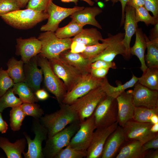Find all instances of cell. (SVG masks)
<instances>
[{"label": "cell", "instance_id": "6da1fadb", "mask_svg": "<svg viewBox=\"0 0 158 158\" xmlns=\"http://www.w3.org/2000/svg\"><path fill=\"white\" fill-rule=\"evenodd\" d=\"M60 105L59 110L40 118L41 123L47 130L48 138L52 136L71 123L80 121L78 115L69 105Z\"/></svg>", "mask_w": 158, "mask_h": 158}, {"label": "cell", "instance_id": "7a4b0ae2", "mask_svg": "<svg viewBox=\"0 0 158 158\" xmlns=\"http://www.w3.org/2000/svg\"><path fill=\"white\" fill-rule=\"evenodd\" d=\"M8 24L21 30L31 28L38 23L48 18L45 11L40 12L27 8L18 10L0 16Z\"/></svg>", "mask_w": 158, "mask_h": 158}, {"label": "cell", "instance_id": "3957f363", "mask_svg": "<svg viewBox=\"0 0 158 158\" xmlns=\"http://www.w3.org/2000/svg\"><path fill=\"white\" fill-rule=\"evenodd\" d=\"M80 122L78 121L69 124L52 136L48 138L43 150L44 157L53 158L68 145L79 128Z\"/></svg>", "mask_w": 158, "mask_h": 158}, {"label": "cell", "instance_id": "277c9868", "mask_svg": "<svg viewBox=\"0 0 158 158\" xmlns=\"http://www.w3.org/2000/svg\"><path fill=\"white\" fill-rule=\"evenodd\" d=\"M38 39L42 44L39 54L48 59L59 58L62 52L70 49L72 42L71 38H59L51 31L41 33Z\"/></svg>", "mask_w": 158, "mask_h": 158}, {"label": "cell", "instance_id": "5b68a950", "mask_svg": "<svg viewBox=\"0 0 158 158\" xmlns=\"http://www.w3.org/2000/svg\"><path fill=\"white\" fill-rule=\"evenodd\" d=\"M106 95L101 86L78 98L69 105L82 122L93 114L99 102Z\"/></svg>", "mask_w": 158, "mask_h": 158}, {"label": "cell", "instance_id": "8992f818", "mask_svg": "<svg viewBox=\"0 0 158 158\" xmlns=\"http://www.w3.org/2000/svg\"><path fill=\"white\" fill-rule=\"evenodd\" d=\"M37 62L42 71L46 88L55 96L58 103L62 104L67 92L63 82L54 73L47 59L37 55Z\"/></svg>", "mask_w": 158, "mask_h": 158}, {"label": "cell", "instance_id": "52a82bcc", "mask_svg": "<svg viewBox=\"0 0 158 158\" xmlns=\"http://www.w3.org/2000/svg\"><path fill=\"white\" fill-rule=\"evenodd\" d=\"M93 114L96 128L107 127L117 122L116 98L106 95L97 105Z\"/></svg>", "mask_w": 158, "mask_h": 158}, {"label": "cell", "instance_id": "ba28073f", "mask_svg": "<svg viewBox=\"0 0 158 158\" xmlns=\"http://www.w3.org/2000/svg\"><path fill=\"white\" fill-rule=\"evenodd\" d=\"M48 60L53 71L63 82L67 92H69L76 86L83 75L60 57Z\"/></svg>", "mask_w": 158, "mask_h": 158}, {"label": "cell", "instance_id": "9c48e42d", "mask_svg": "<svg viewBox=\"0 0 158 158\" xmlns=\"http://www.w3.org/2000/svg\"><path fill=\"white\" fill-rule=\"evenodd\" d=\"M84 8V6H77L72 8L63 7L55 4L52 0H50L46 10L48 15V21L45 24L41 26L40 30L44 32H55L59 28L60 23L64 19Z\"/></svg>", "mask_w": 158, "mask_h": 158}, {"label": "cell", "instance_id": "30bf717a", "mask_svg": "<svg viewBox=\"0 0 158 158\" xmlns=\"http://www.w3.org/2000/svg\"><path fill=\"white\" fill-rule=\"evenodd\" d=\"M108 37L102 39L101 41L107 44L106 48L98 55L90 60L91 63L99 60L107 61H112L118 54L126 58L125 47L122 43L124 33L121 32L115 35L108 33Z\"/></svg>", "mask_w": 158, "mask_h": 158}, {"label": "cell", "instance_id": "8fae6325", "mask_svg": "<svg viewBox=\"0 0 158 158\" xmlns=\"http://www.w3.org/2000/svg\"><path fill=\"white\" fill-rule=\"evenodd\" d=\"M32 129L35 136L34 139L30 138L25 133L24 134L28 145V151L23 153L25 158H43L44 157L42 147V142L47 137L46 129L38 120L35 118Z\"/></svg>", "mask_w": 158, "mask_h": 158}, {"label": "cell", "instance_id": "7c38bea8", "mask_svg": "<svg viewBox=\"0 0 158 158\" xmlns=\"http://www.w3.org/2000/svg\"><path fill=\"white\" fill-rule=\"evenodd\" d=\"M96 128L93 114L84 121L80 122L79 129L71 139L68 145L77 149L87 150Z\"/></svg>", "mask_w": 158, "mask_h": 158}, {"label": "cell", "instance_id": "4fadbf2b", "mask_svg": "<svg viewBox=\"0 0 158 158\" xmlns=\"http://www.w3.org/2000/svg\"><path fill=\"white\" fill-rule=\"evenodd\" d=\"M104 79L96 78L90 73L83 75L76 86L67 93L62 103L71 104L92 90L101 86Z\"/></svg>", "mask_w": 158, "mask_h": 158}, {"label": "cell", "instance_id": "5bb4252c", "mask_svg": "<svg viewBox=\"0 0 158 158\" xmlns=\"http://www.w3.org/2000/svg\"><path fill=\"white\" fill-rule=\"evenodd\" d=\"M151 123H141L131 120L127 122L122 127L126 141L137 140L142 145L155 137L158 133L151 132Z\"/></svg>", "mask_w": 158, "mask_h": 158}, {"label": "cell", "instance_id": "9a60e30c", "mask_svg": "<svg viewBox=\"0 0 158 158\" xmlns=\"http://www.w3.org/2000/svg\"><path fill=\"white\" fill-rule=\"evenodd\" d=\"M132 92V99L135 107L154 109L158 107V91L150 89L137 82Z\"/></svg>", "mask_w": 158, "mask_h": 158}, {"label": "cell", "instance_id": "2e32d148", "mask_svg": "<svg viewBox=\"0 0 158 158\" xmlns=\"http://www.w3.org/2000/svg\"><path fill=\"white\" fill-rule=\"evenodd\" d=\"M118 125L116 122L107 127L96 128L90 146L87 150V158L101 157L107 138Z\"/></svg>", "mask_w": 158, "mask_h": 158}, {"label": "cell", "instance_id": "e0dca14e", "mask_svg": "<svg viewBox=\"0 0 158 158\" xmlns=\"http://www.w3.org/2000/svg\"><path fill=\"white\" fill-rule=\"evenodd\" d=\"M133 90L124 91L116 98L118 106L117 122L123 127L133 119L135 107L132 99Z\"/></svg>", "mask_w": 158, "mask_h": 158}, {"label": "cell", "instance_id": "ac0fdd59", "mask_svg": "<svg viewBox=\"0 0 158 158\" xmlns=\"http://www.w3.org/2000/svg\"><path fill=\"white\" fill-rule=\"evenodd\" d=\"M16 54L20 56L24 64L28 62L33 57L40 54L42 48L41 41L35 37L16 39Z\"/></svg>", "mask_w": 158, "mask_h": 158}, {"label": "cell", "instance_id": "d6986e66", "mask_svg": "<svg viewBox=\"0 0 158 158\" xmlns=\"http://www.w3.org/2000/svg\"><path fill=\"white\" fill-rule=\"evenodd\" d=\"M38 66L37 55L32 58L23 65L25 76L24 82L30 87L34 93L40 88L42 80V71Z\"/></svg>", "mask_w": 158, "mask_h": 158}, {"label": "cell", "instance_id": "ffe728a7", "mask_svg": "<svg viewBox=\"0 0 158 158\" xmlns=\"http://www.w3.org/2000/svg\"><path fill=\"white\" fill-rule=\"evenodd\" d=\"M125 13L123 25L125 32L122 43L125 48L126 59H128L131 56L130 49L131 39L133 35L135 34L138 25L135 19V9L126 5L125 8Z\"/></svg>", "mask_w": 158, "mask_h": 158}, {"label": "cell", "instance_id": "44dd1931", "mask_svg": "<svg viewBox=\"0 0 158 158\" xmlns=\"http://www.w3.org/2000/svg\"><path fill=\"white\" fill-rule=\"evenodd\" d=\"M126 139L123 127L119 125L108 137L104 144L101 157H115Z\"/></svg>", "mask_w": 158, "mask_h": 158}, {"label": "cell", "instance_id": "7402d4cb", "mask_svg": "<svg viewBox=\"0 0 158 158\" xmlns=\"http://www.w3.org/2000/svg\"><path fill=\"white\" fill-rule=\"evenodd\" d=\"M102 11L101 8L96 6L86 7L74 13L70 17L71 20L83 27L86 25H89L102 29V26L95 17Z\"/></svg>", "mask_w": 158, "mask_h": 158}, {"label": "cell", "instance_id": "603a6c76", "mask_svg": "<svg viewBox=\"0 0 158 158\" xmlns=\"http://www.w3.org/2000/svg\"><path fill=\"white\" fill-rule=\"evenodd\" d=\"M69 49L62 52L59 57L83 75L90 73L91 63L90 60L84 58L80 53L71 52Z\"/></svg>", "mask_w": 158, "mask_h": 158}, {"label": "cell", "instance_id": "cb8c5ba5", "mask_svg": "<svg viewBox=\"0 0 158 158\" xmlns=\"http://www.w3.org/2000/svg\"><path fill=\"white\" fill-rule=\"evenodd\" d=\"M135 40L134 45L130 47V55H135L139 59L141 63L140 68L143 72L147 68L145 60V52L147 48V42L141 28H138L135 33Z\"/></svg>", "mask_w": 158, "mask_h": 158}, {"label": "cell", "instance_id": "d4e9b609", "mask_svg": "<svg viewBox=\"0 0 158 158\" xmlns=\"http://www.w3.org/2000/svg\"><path fill=\"white\" fill-rule=\"evenodd\" d=\"M26 140L20 139L11 143L6 138L0 137V147L8 158H21L25 147Z\"/></svg>", "mask_w": 158, "mask_h": 158}, {"label": "cell", "instance_id": "484cf974", "mask_svg": "<svg viewBox=\"0 0 158 158\" xmlns=\"http://www.w3.org/2000/svg\"><path fill=\"white\" fill-rule=\"evenodd\" d=\"M121 147L115 157L116 158H142L145 157L147 153L142 152V145L137 140L126 141Z\"/></svg>", "mask_w": 158, "mask_h": 158}, {"label": "cell", "instance_id": "4316f807", "mask_svg": "<svg viewBox=\"0 0 158 158\" xmlns=\"http://www.w3.org/2000/svg\"><path fill=\"white\" fill-rule=\"evenodd\" d=\"M138 78L133 74L130 79L123 84L119 81L116 82L117 86L114 87L109 83L106 77L103 80L101 87L108 96L116 98L126 89L133 87L138 82Z\"/></svg>", "mask_w": 158, "mask_h": 158}, {"label": "cell", "instance_id": "83f0119b", "mask_svg": "<svg viewBox=\"0 0 158 158\" xmlns=\"http://www.w3.org/2000/svg\"><path fill=\"white\" fill-rule=\"evenodd\" d=\"M101 32L97 28H84L71 40L72 41L81 43L86 46L97 44L103 39Z\"/></svg>", "mask_w": 158, "mask_h": 158}, {"label": "cell", "instance_id": "f1b7e54d", "mask_svg": "<svg viewBox=\"0 0 158 158\" xmlns=\"http://www.w3.org/2000/svg\"><path fill=\"white\" fill-rule=\"evenodd\" d=\"M23 61L18 60L12 57L8 61L7 73L15 83L24 82L25 79Z\"/></svg>", "mask_w": 158, "mask_h": 158}, {"label": "cell", "instance_id": "f546056e", "mask_svg": "<svg viewBox=\"0 0 158 158\" xmlns=\"http://www.w3.org/2000/svg\"><path fill=\"white\" fill-rule=\"evenodd\" d=\"M12 89L14 93L19 96L23 103H34L38 101L32 89L24 82L15 83Z\"/></svg>", "mask_w": 158, "mask_h": 158}, {"label": "cell", "instance_id": "4dcf8cb0", "mask_svg": "<svg viewBox=\"0 0 158 158\" xmlns=\"http://www.w3.org/2000/svg\"><path fill=\"white\" fill-rule=\"evenodd\" d=\"M138 82L152 90L158 91V67H147L138 78Z\"/></svg>", "mask_w": 158, "mask_h": 158}, {"label": "cell", "instance_id": "1f68e13d", "mask_svg": "<svg viewBox=\"0 0 158 158\" xmlns=\"http://www.w3.org/2000/svg\"><path fill=\"white\" fill-rule=\"evenodd\" d=\"M147 52L145 60L148 68L158 67V40L150 41L145 34Z\"/></svg>", "mask_w": 158, "mask_h": 158}, {"label": "cell", "instance_id": "d6a6232c", "mask_svg": "<svg viewBox=\"0 0 158 158\" xmlns=\"http://www.w3.org/2000/svg\"><path fill=\"white\" fill-rule=\"evenodd\" d=\"M83 29V26L71 20L66 26L61 28H58L55 33L59 38H69L75 36L80 33Z\"/></svg>", "mask_w": 158, "mask_h": 158}, {"label": "cell", "instance_id": "836d02e7", "mask_svg": "<svg viewBox=\"0 0 158 158\" xmlns=\"http://www.w3.org/2000/svg\"><path fill=\"white\" fill-rule=\"evenodd\" d=\"M22 103L20 99L15 96L12 88H11L0 97V112L6 108L20 105Z\"/></svg>", "mask_w": 158, "mask_h": 158}, {"label": "cell", "instance_id": "e575fe53", "mask_svg": "<svg viewBox=\"0 0 158 158\" xmlns=\"http://www.w3.org/2000/svg\"><path fill=\"white\" fill-rule=\"evenodd\" d=\"M20 105L12 108L10 111V125L13 131H18L20 129L22 122L26 116Z\"/></svg>", "mask_w": 158, "mask_h": 158}, {"label": "cell", "instance_id": "d590c367", "mask_svg": "<svg viewBox=\"0 0 158 158\" xmlns=\"http://www.w3.org/2000/svg\"><path fill=\"white\" fill-rule=\"evenodd\" d=\"M154 114H158V107L154 109L135 107L133 119L141 123H150V118Z\"/></svg>", "mask_w": 158, "mask_h": 158}, {"label": "cell", "instance_id": "8d00e7d4", "mask_svg": "<svg viewBox=\"0 0 158 158\" xmlns=\"http://www.w3.org/2000/svg\"><path fill=\"white\" fill-rule=\"evenodd\" d=\"M135 13L136 21L138 23L143 22L147 26L150 25H154L158 23V18L151 16L144 6L135 9Z\"/></svg>", "mask_w": 158, "mask_h": 158}, {"label": "cell", "instance_id": "74e56055", "mask_svg": "<svg viewBox=\"0 0 158 158\" xmlns=\"http://www.w3.org/2000/svg\"><path fill=\"white\" fill-rule=\"evenodd\" d=\"M87 150L77 149L68 145L61 150L54 158H82L86 157Z\"/></svg>", "mask_w": 158, "mask_h": 158}, {"label": "cell", "instance_id": "f35d334b", "mask_svg": "<svg viewBox=\"0 0 158 158\" xmlns=\"http://www.w3.org/2000/svg\"><path fill=\"white\" fill-rule=\"evenodd\" d=\"M107 44L104 42L86 46L84 51L80 53L84 58L90 60L100 54L107 47Z\"/></svg>", "mask_w": 158, "mask_h": 158}, {"label": "cell", "instance_id": "ab89813d", "mask_svg": "<svg viewBox=\"0 0 158 158\" xmlns=\"http://www.w3.org/2000/svg\"><path fill=\"white\" fill-rule=\"evenodd\" d=\"M20 106L26 116H31L35 119L40 118L44 114L40 106L35 103H22Z\"/></svg>", "mask_w": 158, "mask_h": 158}, {"label": "cell", "instance_id": "60d3db41", "mask_svg": "<svg viewBox=\"0 0 158 158\" xmlns=\"http://www.w3.org/2000/svg\"><path fill=\"white\" fill-rule=\"evenodd\" d=\"M15 83L8 75L6 70L0 68V97L3 95Z\"/></svg>", "mask_w": 158, "mask_h": 158}, {"label": "cell", "instance_id": "b9f144b4", "mask_svg": "<svg viewBox=\"0 0 158 158\" xmlns=\"http://www.w3.org/2000/svg\"><path fill=\"white\" fill-rule=\"evenodd\" d=\"M20 8L16 0H0V16Z\"/></svg>", "mask_w": 158, "mask_h": 158}, {"label": "cell", "instance_id": "7bdbcfd3", "mask_svg": "<svg viewBox=\"0 0 158 158\" xmlns=\"http://www.w3.org/2000/svg\"><path fill=\"white\" fill-rule=\"evenodd\" d=\"M51 0H30L27 8L40 12L45 11Z\"/></svg>", "mask_w": 158, "mask_h": 158}, {"label": "cell", "instance_id": "ee69618b", "mask_svg": "<svg viewBox=\"0 0 158 158\" xmlns=\"http://www.w3.org/2000/svg\"><path fill=\"white\" fill-rule=\"evenodd\" d=\"M90 66L91 68H106L115 69L117 68L116 63L114 62L100 60L91 63Z\"/></svg>", "mask_w": 158, "mask_h": 158}, {"label": "cell", "instance_id": "f6af8a7d", "mask_svg": "<svg viewBox=\"0 0 158 158\" xmlns=\"http://www.w3.org/2000/svg\"><path fill=\"white\" fill-rule=\"evenodd\" d=\"M144 6L153 16L158 18V0H144Z\"/></svg>", "mask_w": 158, "mask_h": 158}, {"label": "cell", "instance_id": "bcb514c9", "mask_svg": "<svg viewBox=\"0 0 158 158\" xmlns=\"http://www.w3.org/2000/svg\"><path fill=\"white\" fill-rule=\"evenodd\" d=\"M158 148V134L156 136L147 142L142 145V150L143 152H145L150 149L155 150Z\"/></svg>", "mask_w": 158, "mask_h": 158}, {"label": "cell", "instance_id": "7dc6e473", "mask_svg": "<svg viewBox=\"0 0 158 158\" xmlns=\"http://www.w3.org/2000/svg\"><path fill=\"white\" fill-rule=\"evenodd\" d=\"M109 68H91L90 73L94 77L99 78H104L108 73Z\"/></svg>", "mask_w": 158, "mask_h": 158}, {"label": "cell", "instance_id": "c3c4849f", "mask_svg": "<svg viewBox=\"0 0 158 158\" xmlns=\"http://www.w3.org/2000/svg\"><path fill=\"white\" fill-rule=\"evenodd\" d=\"M85 47V45L81 43L72 41L69 49L71 52L80 53L84 51Z\"/></svg>", "mask_w": 158, "mask_h": 158}, {"label": "cell", "instance_id": "681fc988", "mask_svg": "<svg viewBox=\"0 0 158 158\" xmlns=\"http://www.w3.org/2000/svg\"><path fill=\"white\" fill-rule=\"evenodd\" d=\"M128 0H105V1L106 2L109 1H111L113 5H114L115 3L118 2H120L122 9L121 17L120 24L121 26H122L124 24L125 17V8L126 5V4Z\"/></svg>", "mask_w": 158, "mask_h": 158}, {"label": "cell", "instance_id": "f907efd6", "mask_svg": "<svg viewBox=\"0 0 158 158\" xmlns=\"http://www.w3.org/2000/svg\"><path fill=\"white\" fill-rule=\"evenodd\" d=\"M34 93L38 100H45L47 99L49 97L48 92L43 89L40 88L36 90Z\"/></svg>", "mask_w": 158, "mask_h": 158}, {"label": "cell", "instance_id": "816d5d0a", "mask_svg": "<svg viewBox=\"0 0 158 158\" xmlns=\"http://www.w3.org/2000/svg\"><path fill=\"white\" fill-rule=\"evenodd\" d=\"M154 26V27L150 30L148 37L150 41L158 40V23Z\"/></svg>", "mask_w": 158, "mask_h": 158}, {"label": "cell", "instance_id": "f5cc1de1", "mask_svg": "<svg viewBox=\"0 0 158 158\" xmlns=\"http://www.w3.org/2000/svg\"><path fill=\"white\" fill-rule=\"evenodd\" d=\"M144 0H128L126 5L136 9L144 6Z\"/></svg>", "mask_w": 158, "mask_h": 158}, {"label": "cell", "instance_id": "db71d44e", "mask_svg": "<svg viewBox=\"0 0 158 158\" xmlns=\"http://www.w3.org/2000/svg\"><path fill=\"white\" fill-rule=\"evenodd\" d=\"M8 129V125L2 118L1 113L0 112V132L2 133H6Z\"/></svg>", "mask_w": 158, "mask_h": 158}, {"label": "cell", "instance_id": "11a10c76", "mask_svg": "<svg viewBox=\"0 0 158 158\" xmlns=\"http://www.w3.org/2000/svg\"><path fill=\"white\" fill-rule=\"evenodd\" d=\"M61 1L65 3L72 2L74 3L76 5H77L78 0H61ZM86 2L90 6H93L94 4V2L92 0H81Z\"/></svg>", "mask_w": 158, "mask_h": 158}, {"label": "cell", "instance_id": "9f6ffc18", "mask_svg": "<svg viewBox=\"0 0 158 158\" xmlns=\"http://www.w3.org/2000/svg\"><path fill=\"white\" fill-rule=\"evenodd\" d=\"M145 157L148 158H158V149L149 154H146Z\"/></svg>", "mask_w": 158, "mask_h": 158}, {"label": "cell", "instance_id": "6f0895ef", "mask_svg": "<svg viewBox=\"0 0 158 158\" xmlns=\"http://www.w3.org/2000/svg\"><path fill=\"white\" fill-rule=\"evenodd\" d=\"M20 8L26 6L30 0H16Z\"/></svg>", "mask_w": 158, "mask_h": 158}, {"label": "cell", "instance_id": "680465c9", "mask_svg": "<svg viewBox=\"0 0 158 158\" xmlns=\"http://www.w3.org/2000/svg\"><path fill=\"white\" fill-rule=\"evenodd\" d=\"M150 122L153 124L158 123V114L152 115L150 118Z\"/></svg>", "mask_w": 158, "mask_h": 158}, {"label": "cell", "instance_id": "91938a15", "mask_svg": "<svg viewBox=\"0 0 158 158\" xmlns=\"http://www.w3.org/2000/svg\"><path fill=\"white\" fill-rule=\"evenodd\" d=\"M150 130L153 133H158V123L152 124Z\"/></svg>", "mask_w": 158, "mask_h": 158}, {"label": "cell", "instance_id": "94428289", "mask_svg": "<svg viewBox=\"0 0 158 158\" xmlns=\"http://www.w3.org/2000/svg\"><path fill=\"white\" fill-rule=\"evenodd\" d=\"M95 2H98L100 0H93Z\"/></svg>", "mask_w": 158, "mask_h": 158}]
</instances>
